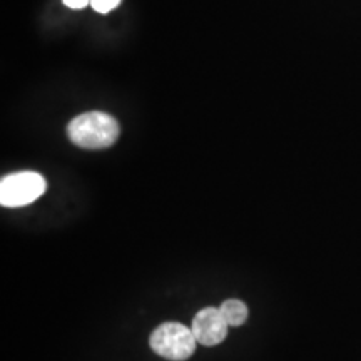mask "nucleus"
<instances>
[{
  "instance_id": "5",
  "label": "nucleus",
  "mask_w": 361,
  "mask_h": 361,
  "mask_svg": "<svg viewBox=\"0 0 361 361\" xmlns=\"http://www.w3.org/2000/svg\"><path fill=\"white\" fill-rule=\"evenodd\" d=\"M221 313H223L224 319L228 322L229 326H241L243 323L246 322L247 316H250V311H247V306L239 300H228L221 305Z\"/></svg>"
},
{
  "instance_id": "6",
  "label": "nucleus",
  "mask_w": 361,
  "mask_h": 361,
  "mask_svg": "<svg viewBox=\"0 0 361 361\" xmlns=\"http://www.w3.org/2000/svg\"><path fill=\"white\" fill-rule=\"evenodd\" d=\"M121 0H90V7L99 13H107L119 6Z\"/></svg>"
},
{
  "instance_id": "3",
  "label": "nucleus",
  "mask_w": 361,
  "mask_h": 361,
  "mask_svg": "<svg viewBox=\"0 0 361 361\" xmlns=\"http://www.w3.org/2000/svg\"><path fill=\"white\" fill-rule=\"evenodd\" d=\"M45 189L47 183L44 176L34 171L8 174L0 180V204L6 207L27 206L39 200Z\"/></svg>"
},
{
  "instance_id": "7",
  "label": "nucleus",
  "mask_w": 361,
  "mask_h": 361,
  "mask_svg": "<svg viewBox=\"0 0 361 361\" xmlns=\"http://www.w3.org/2000/svg\"><path fill=\"white\" fill-rule=\"evenodd\" d=\"M62 2L69 8H84L89 6L90 0H62Z\"/></svg>"
},
{
  "instance_id": "4",
  "label": "nucleus",
  "mask_w": 361,
  "mask_h": 361,
  "mask_svg": "<svg viewBox=\"0 0 361 361\" xmlns=\"http://www.w3.org/2000/svg\"><path fill=\"white\" fill-rule=\"evenodd\" d=\"M229 324L219 308H202L192 319V333L197 343L214 346L224 341Z\"/></svg>"
},
{
  "instance_id": "1",
  "label": "nucleus",
  "mask_w": 361,
  "mask_h": 361,
  "mask_svg": "<svg viewBox=\"0 0 361 361\" xmlns=\"http://www.w3.org/2000/svg\"><path fill=\"white\" fill-rule=\"evenodd\" d=\"M67 135L75 146L82 149H106L119 137V124L106 112H85L71 121Z\"/></svg>"
},
{
  "instance_id": "2",
  "label": "nucleus",
  "mask_w": 361,
  "mask_h": 361,
  "mask_svg": "<svg viewBox=\"0 0 361 361\" xmlns=\"http://www.w3.org/2000/svg\"><path fill=\"white\" fill-rule=\"evenodd\" d=\"M151 348L162 358L171 361H184L196 351V336L192 329L180 323H162L151 335Z\"/></svg>"
}]
</instances>
